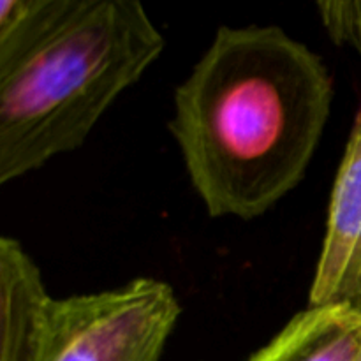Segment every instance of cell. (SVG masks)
I'll list each match as a JSON object with an SVG mask.
<instances>
[{
    "label": "cell",
    "mask_w": 361,
    "mask_h": 361,
    "mask_svg": "<svg viewBox=\"0 0 361 361\" xmlns=\"http://www.w3.org/2000/svg\"><path fill=\"white\" fill-rule=\"evenodd\" d=\"M334 99L328 67L282 28L221 27L175 92L169 130L212 217L250 221L305 176Z\"/></svg>",
    "instance_id": "1"
},
{
    "label": "cell",
    "mask_w": 361,
    "mask_h": 361,
    "mask_svg": "<svg viewBox=\"0 0 361 361\" xmlns=\"http://www.w3.org/2000/svg\"><path fill=\"white\" fill-rule=\"evenodd\" d=\"M162 49L136 0H2L0 183L80 148Z\"/></svg>",
    "instance_id": "2"
},
{
    "label": "cell",
    "mask_w": 361,
    "mask_h": 361,
    "mask_svg": "<svg viewBox=\"0 0 361 361\" xmlns=\"http://www.w3.org/2000/svg\"><path fill=\"white\" fill-rule=\"evenodd\" d=\"M180 314L171 286L145 277L109 291L55 298L39 361H161Z\"/></svg>",
    "instance_id": "3"
},
{
    "label": "cell",
    "mask_w": 361,
    "mask_h": 361,
    "mask_svg": "<svg viewBox=\"0 0 361 361\" xmlns=\"http://www.w3.org/2000/svg\"><path fill=\"white\" fill-rule=\"evenodd\" d=\"M309 305L361 310V111L331 189Z\"/></svg>",
    "instance_id": "4"
},
{
    "label": "cell",
    "mask_w": 361,
    "mask_h": 361,
    "mask_svg": "<svg viewBox=\"0 0 361 361\" xmlns=\"http://www.w3.org/2000/svg\"><path fill=\"white\" fill-rule=\"evenodd\" d=\"M53 307L34 259L18 240L0 238V361L42 358Z\"/></svg>",
    "instance_id": "5"
},
{
    "label": "cell",
    "mask_w": 361,
    "mask_h": 361,
    "mask_svg": "<svg viewBox=\"0 0 361 361\" xmlns=\"http://www.w3.org/2000/svg\"><path fill=\"white\" fill-rule=\"evenodd\" d=\"M249 361H361V310L309 305Z\"/></svg>",
    "instance_id": "6"
},
{
    "label": "cell",
    "mask_w": 361,
    "mask_h": 361,
    "mask_svg": "<svg viewBox=\"0 0 361 361\" xmlns=\"http://www.w3.org/2000/svg\"><path fill=\"white\" fill-rule=\"evenodd\" d=\"M316 7L331 41L349 46L361 56V0H323Z\"/></svg>",
    "instance_id": "7"
}]
</instances>
